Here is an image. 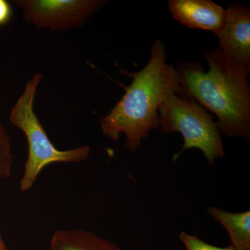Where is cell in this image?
I'll list each match as a JSON object with an SVG mask.
<instances>
[{
	"label": "cell",
	"instance_id": "6da1fadb",
	"mask_svg": "<svg viewBox=\"0 0 250 250\" xmlns=\"http://www.w3.org/2000/svg\"><path fill=\"white\" fill-rule=\"evenodd\" d=\"M122 72L132 77V82L125 87L126 92L116 106L100 118V126L104 136L112 141L124 134L125 147L134 152L149 131L159 127V110L166 98L180 93L178 76L166 62L165 45L160 39L153 44L144 68L137 72Z\"/></svg>",
	"mask_w": 250,
	"mask_h": 250
},
{
	"label": "cell",
	"instance_id": "4fadbf2b",
	"mask_svg": "<svg viewBox=\"0 0 250 250\" xmlns=\"http://www.w3.org/2000/svg\"><path fill=\"white\" fill-rule=\"evenodd\" d=\"M0 250H9L7 246H6V243H5L4 238H3L2 233H1V231H0Z\"/></svg>",
	"mask_w": 250,
	"mask_h": 250
},
{
	"label": "cell",
	"instance_id": "30bf717a",
	"mask_svg": "<svg viewBox=\"0 0 250 250\" xmlns=\"http://www.w3.org/2000/svg\"><path fill=\"white\" fill-rule=\"evenodd\" d=\"M14 157L11 138L0 122V179L9 178L12 174Z\"/></svg>",
	"mask_w": 250,
	"mask_h": 250
},
{
	"label": "cell",
	"instance_id": "ba28073f",
	"mask_svg": "<svg viewBox=\"0 0 250 250\" xmlns=\"http://www.w3.org/2000/svg\"><path fill=\"white\" fill-rule=\"evenodd\" d=\"M50 250H122L116 243L82 229L57 230L49 243Z\"/></svg>",
	"mask_w": 250,
	"mask_h": 250
},
{
	"label": "cell",
	"instance_id": "5b68a950",
	"mask_svg": "<svg viewBox=\"0 0 250 250\" xmlns=\"http://www.w3.org/2000/svg\"><path fill=\"white\" fill-rule=\"evenodd\" d=\"M23 19L39 29L65 31L80 27L107 3L103 0H18Z\"/></svg>",
	"mask_w": 250,
	"mask_h": 250
},
{
	"label": "cell",
	"instance_id": "8992f818",
	"mask_svg": "<svg viewBox=\"0 0 250 250\" xmlns=\"http://www.w3.org/2000/svg\"><path fill=\"white\" fill-rule=\"evenodd\" d=\"M218 47L229 62L250 72V12L243 5L235 4L226 9V21L218 34Z\"/></svg>",
	"mask_w": 250,
	"mask_h": 250
},
{
	"label": "cell",
	"instance_id": "277c9868",
	"mask_svg": "<svg viewBox=\"0 0 250 250\" xmlns=\"http://www.w3.org/2000/svg\"><path fill=\"white\" fill-rule=\"evenodd\" d=\"M159 123L163 132H179L183 136V147L174 156V161L192 148L200 149L210 165L225 156L217 123L193 98L170 94L159 108Z\"/></svg>",
	"mask_w": 250,
	"mask_h": 250
},
{
	"label": "cell",
	"instance_id": "8fae6325",
	"mask_svg": "<svg viewBox=\"0 0 250 250\" xmlns=\"http://www.w3.org/2000/svg\"><path fill=\"white\" fill-rule=\"evenodd\" d=\"M179 238L184 243L187 250H236L232 246L227 248H218L205 243L198 237L186 232H181Z\"/></svg>",
	"mask_w": 250,
	"mask_h": 250
},
{
	"label": "cell",
	"instance_id": "7a4b0ae2",
	"mask_svg": "<svg viewBox=\"0 0 250 250\" xmlns=\"http://www.w3.org/2000/svg\"><path fill=\"white\" fill-rule=\"evenodd\" d=\"M209 70L184 62L177 68L181 95L193 98L218 118L219 130L229 137L248 139L250 133V72L232 65L219 48L205 54Z\"/></svg>",
	"mask_w": 250,
	"mask_h": 250
},
{
	"label": "cell",
	"instance_id": "7c38bea8",
	"mask_svg": "<svg viewBox=\"0 0 250 250\" xmlns=\"http://www.w3.org/2000/svg\"><path fill=\"white\" fill-rule=\"evenodd\" d=\"M13 10L6 0H0V26L7 24L12 18Z\"/></svg>",
	"mask_w": 250,
	"mask_h": 250
},
{
	"label": "cell",
	"instance_id": "3957f363",
	"mask_svg": "<svg viewBox=\"0 0 250 250\" xmlns=\"http://www.w3.org/2000/svg\"><path fill=\"white\" fill-rule=\"evenodd\" d=\"M42 78L41 73L33 75L10 113L11 124L24 133L27 141V159L19 185L24 192L30 190L47 166L55 163L77 164L86 160L90 154L89 146L61 150L49 139L34 111L36 91Z\"/></svg>",
	"mask_w": 250,
	"mask_h": 250
},
{
	"label": "cell",
	"instance_id": "52a82bcc",
	"mask_svg": "<svg viewBox=\"0 0 250 250\" xmlns=\"http://www.w3.org/2000/svg\"><path fill=\"white\" fill-rule=\"evenodd\" d=\"M169 11L182 25L210 31L216 36L226 21V9L210 0H171Z\"/></svg>",
	"mask_w": 250,
	"mask_h": 250
},
{
	"label": "cell",
	"instance_id": "9c48e42d",
	"mask_svg": "<svg viewBox=\"0 0 250 250\" xmlns=\"http://www.w3.org/2000/svg\"><path fill=\"white\" fill-rule=\"evenodd\" d=\"M207 211L228 231L231 245L236 250H250V210L231 213L215 207Z\"/></svg>",
	"mask_w": 250,
	"mask_h": 250
}]
</instances>
